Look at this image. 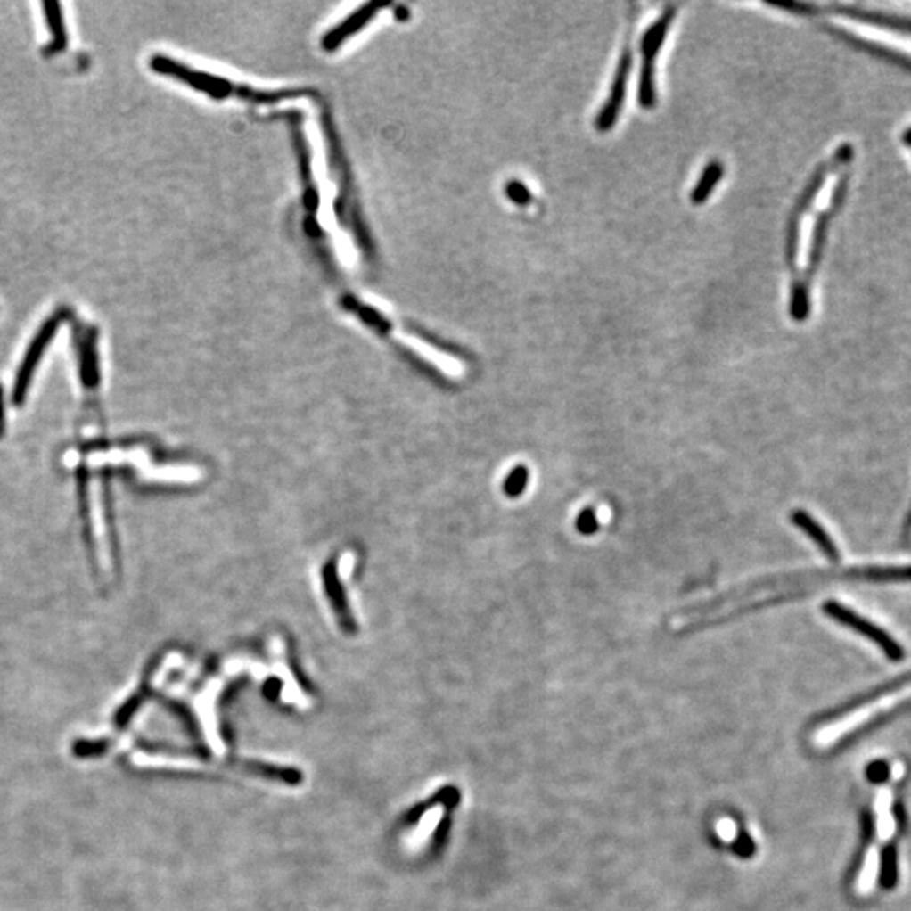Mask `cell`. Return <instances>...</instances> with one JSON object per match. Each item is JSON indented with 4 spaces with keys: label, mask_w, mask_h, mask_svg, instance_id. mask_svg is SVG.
<instances>
[{
    "label": "cell",
    "mask_w": 911,
    "mask_h": 911,
    "mask_svg": "<svg viewBox=\"0 0 911 911\" xmlns=\"http://www.w3.org/2000/svg\"><path fill=\"white\" fill-rule=\"evenodd\" d=\"M901 142H903V144H907V145H911V127L908 130H905V132H903V135H901Z\"/></svg>",
    "instance_id": "obj_24"
},
{
    "label": "cell",
    "mask_w": 911,
    "mask_h": 911,
    "mask_svg": "<svg viewBox=\"0 0 911 911\" xmlns=\"http://www.w3.org/2000/svg\"><path fill=\"white\" fill-rule=\"evenodd\" d=\"M680 5L678 4H667L650 28L644 31L642 37V73H640V86H638V102L644 111H652L657 105V88H655V63L665 37L670 29L672 21L676 19Z\"/></svg>",
    "instance_id": "obj_2"
},
{
    "label": "cell",
    "mask_w": 911,
    "mask_h": 911,
    "mask_svg": "<svg viewBox=\"0 0 911 911\" xmlns=\"http://www.w3.org/2000/svg\"><path fill=\"white\" fill-rule=\"evenodd\" d=\"M576 530L584 537H591L599 530V520L593 506H586L576 517Z\"/></svg>",
    "instance_id": "obj_18"
},
{
    "label": "cell",
    "mask_w": 911,
    "mask_h": 911,
    "mask_svg": "<svg viewBox=\"0 0 911 911\" xmlns=\"http://www.w3.org/2000/svg\"><path fill=\"white\" fill-rule=\"evenodd\" d=\"M81 345V373L86 385H96L98 382V363H96V331L90 330L83 336Z\"/></svg>",
    "instance_id": "obj_14"
},
{
    "label": "cell",
    "mask_w": 911,
    "mask_h": 911,
    "mask_svg": "<svg viewBox=\"0 0 911 911\" xmlns=\"http://www.w3.org/2000/svg\"><path fill=\"white\" fill-rule=\"evenodd\" d=\"M835 16L848 17L859 22H867L873 26H880L890 31L901 32V34H911V17L893 16L886 12H876V11H866L858 5H846V4H829L822 7Z\"/></svg>",
    "instance_id": "obj_6"
},
{
    "label": "cell",
    "mask_w": 911,
    "mask_h": 911,
    "mask_svg": "<svg viewBox=\"0 0 911 911\" xmlns=\"http://www.w3.org/2000/svg\"><path fill=\"white\" fill-rule=\"evenodd\" d=\"M724 176V164L719 159H712L709 160L704 171L701 174V179L697 181L695 188L692 191L691 201L692 205L699 206L706 203L707 198L710 196L714 186L723 179Z\"/></svg>",
    "instance_id": "obj_11"
},
{
    "label": "cell",
    "mask_w": 911,
    "mask_h": 911,
    "mask_svg": "<svg viewBox=\"0 0 911 911\" xmlns=\"http://www.w3.org/2000/svg\"><path fill=\"white\" fill-rule=\"evenodd\" d=\"M833 36H841V37H844L846 41L852 43L854 46H858L859 49H866V51H869L871 54L880 56L881 60H886V62H890V63L899 64V66H905V68L911 70V60L910 58H907V56H901V54L893 53V51H890V49H886V47L876 46V45H869V43H865V41H861V39H856L854 36H849V34H844V32L833 31Z\"/></svg>",
    "instance_id": "obj_15"
},
{
    "label": "cell",
    "mask_w": 911,
    "mask_h": 911,
    "mask_svg": "<svg viewBox=\"0 0 911 911\" xmlns=\"http://www.w3.org/2000/svg\"><path fill=\"white\" fill-rule=\"evenodd\" d=\"M506 194H508V198H510L512 201H515L517 205H529V203H530V200H532L530 191H529V188H527L525 185H521L520 181H512V183H508V186H506Z\"/></svg>",
    "instance_id": "obj_20"
},
{
    "label": "cell",
    "mask_w": 911,
    "mask_h": 911,
    "mask_svg": "<svg viewBox=\"0 0 911 911\" xmlns=\"http://www.w3.org/2000/svg\"><path fill=\"white\" fill-rule=\"evenodd\" d=\"M890 776H891V768L884 759H876V761L869 763L866 768V778L873 785L886 784L890 780Z\"/></svg>",
    "instance_id": "obj_19"
},
{
    "label": "cell",
    "mask_w": 911,
    "mask_h": 911,
    "mask_svg": "<svg viewBox=\"0 0 911 911\" xmlns=\"http://www.w3.org/2000/svg\"><path fill=\"white\" fill-rule=\"evenodd\" d=\"M833 215L835 213H833L831 208L827 211H820L817 221L814 225L812 243H810V251H808V264H807V268H805V274L801 275V283H807L808 287H810L812 279H814V275L817 274L818 267H820L822 255H824V250H825L827 234H829V225H831Z\"/></svg>",
    "instance_id": "obj_9"
},
{
    "label": "cell",
    "mask_w": 911,
    "mask_h": 911,
    "mask_svg": "<svg viewBox=\"0 0 911 911\" xmlns=\"http://www.w3.org/2000/svg\"><path fill=\"white\" fill-rule=\"evenodd\" d=\"M636 9H635V12L629 14L628 34L625 37L621 56H620L618 66H616V73H614L613 83H611L610 96L604 102V105L601 107V111L597 113L596 120H595V126H596L599 132L611 130L616 126V122H618L620 113L623 111V103H625V98H627V88H628L629 73H631V64H633L631 36H633V28H635V22H636Z\"/></svg>",
    "instance_id": "obj_4"
},
{
    "label": "cell",
    "mask_w": 911,
    "mask_h": 911,
    "mask_svg": "<svg viewBox=\"0 0 911 911\" xmlns=\"http://www.w3.org/2000/svg\"><path fill=\"white\" fill-rule=\"evenodd\" d=\"M716 833L724 842H733L736 839V824L731 818H719L716 822Z\"/></svg>",
    "instance_id": "obj_22"
},
{
    "label": "cell",
    "mask_w": 911,
    "mask_h": 911,
    "mask_svg": "<svg viewBox=\"0 0 911 911\" xmlns=\"http://www.w3.org/2000/svg\"><path fill=\"white\" fill-rule=\"evenodd\" d=\"M64 317H66V309H60L58 313L49 316L43 323V326L36 332V336L32 338L31 345L28 348L24 360L21 363L19 372H17L16 385H14V402L16 404H21L24 400L28 387L31 383L32 375L36 372V366L43 358L47 345L51 343V340L60 330Z\"/></svg>",
    "instance_id": "obj_5"
},
{
    "label": "cell",
    "mask_w": 911,
    "mask_h": 911,
    "mask_svg": "<svg viewBox=\"0 0 911 911\" xmlns=\"http://www.w3.org/2000/svg\"><path fill=\"white\" fill-rule=\"evenodd\" d=\"M385 7H389V5L387 4H377V2L363 5L360 11H357L353 16L345 19L340 26H336L332 31L328 32L323 37V47L326 51L338 49L349 36H353V34H357L360 29H363V26H366Z\"/></svg>",
    "instance_id": "obj_7"
},
{
    "label": "cell",
    "mask_w": 911,
    "mask_h": 911,
    "mask_svg": "<svg viewBox=\"0 0 911 911\" xmlns=\"http://www.w3.org/2000/svg\"><path fill=\"white\" fill-rule=\"evenodd\" d=\"M529 480H530V472L527 466L520 464L515 466L510 474L506 476L505 480V493L510 497V498H517L520 497L529 485Z\"/></svg>",
    "instance_id": "obj_16"
},
{
    "label": "cell",
    "mask_w": 911,
    "mask_h": 911,
    "mask_svg": "<svg viewBox=\"0 0 911 911\" xmlns=\"http://www.w3.org/2000/svg\"><path fill=\"white\" fill-rule=\"evenodd\" d=\"M899 881V866H898V848L895 842H888L881 849L880 856V876L878 882L881 888L886 891L895 890Z\"/></svg>",
    "instance_id": "obj_12"
},
{
    "label": "cell",
    "mask_w": 911,
    "mask_h": 911,
    "mask_svg": "<svg viewBox=\"0 0 911 911\" xmlns=\"http://www.w3.org/2000/svg\"><path fill=\"white\" fill-rule=\"evenodd\" d=\"M43 9H45L47 29L51 34V41H49V46L46 47V53L47 54H58L68 46V34L64 28L62 4L54 2V0H45Z\"/></svg>",
    "instance_id": "obj_10"
},
{
    "label": "cell",
    "mask_w": 911,
    "mask_h": 911,
    "mask_svg": "<svg viewBox=\"0 0 911 911\" xmlns=\"http://www.w3.org/2000/svg\"><path fill=\"white\" fill-rule=\"evenodd\" d=\"M151 70L156 71L159 75H164V77H171V78L179 79L183 83H186L189 86L200 90V92H205L209 94L215 98H225V96H240V98H245V100H251V102H275V100H281V98H287L289 94L285 92H279V94H264V92H255L250 88H245V86H236L234 83L226 81V79L217 78V77H211L208 73H201V71H196L193 68H188L186 64L179 63L169 56H164V54H156L151 58Z\"/></svg>",
    "instance_id": "obj_1"
},
{
    "label": "cell",
    "mask_w": 911,
    "mask_h": 911,
    "mask_svg": "<svg viewBox=\"0 0 911 911\" xmlns=\"http://www.w3.org/2000/svg\"><path fill=\"white\" fill-rule=\"evenodd\" d=\"M861 844H859V850H858V856L854 859V865L850 869V880L852 882L858 878L859 871L863 869L865 865L866 854H867V849L873 844L874 837H876V818L871 808H865L863 814H861Z\"/></svg>",
    "instance_id": "obj_13"
},
{
    "label": "cell",
    "mask_w": 911,
    "mask_h": 911,
    "mask_svg": "<svg viewBox=\"0 0 911 911\" xmlns=\"http://www.w3.org/2000/svg\"><path fill=\"white\" fill-rule=\"evenodd\" d=\"M0 429H2V389H0Z\"/></svg>",
    "instance_id": "obj_25"
},
{
    "label": "cell",
    "mask_w": 911,
    "mask_h": 911,
    "mask_svg": "<svg viewBox=\"0 0 911 911\" xmlns=\"http://www.w3.org/2000/svg\"><path fill=\"white\" fill-rule=\"evenodd\" d=\"M790 520H792V523L799 530H801L803 534L807 535L817 546L820 552L829 561H833V562H839L841 561V550L835 546L833 537L829 535V532L810 513H807L805 510H793L790 513Z\"/></svg>",
    "instance_id": "obj_8"
},
{
    "label": "cell",
    "mask_w": 911,
    "mask_h": 911,
    "mask_svg": "<svg viewBox=\"0 0 911 911\" xmlns=\"http://www.w3.org/2000/svg\"><path fill=\"white\" fill-rule=\"evenodd\" d=\"M848 186L849 173L842 174L841 179L835 185V189H833V201H831V209H833V213H837L844 205V200H846V194H848Z\"/></svg>",
    "instance_id": "obj_21"
},
{
    "label": "cell",
    "mask_w": 911,
    "mask_h": 911,
    "mask_svg": "<svg viewBox=\"0 0 911 911\" xmlns=\"http://www.w3.org/2000/svg\"><path fill=\"white\" fill-rule=\"evenodd\" d=\"M903 535H905V537H910L911 535V508L908 517L905 520V525H903Z\"/></svg>",
    "instance_id": "obj_23"
},
{
    "label": "cell",
    "mask_w": 911,
    "mask_h": 911,
    "mask_svg": "<svg viewBox=\"0 0 911 911\" xmlns=\"http://www.w3.org/2000/svg\"><path fill=\"white\" fill-rule=\"evenodd\" d=\"M822 611L827 614L831 620H833L835 623L852 629V631L859 633L861 636L867 638L869 642L878 644V648L884 653L886 659L896 661V663L905 661V657H907L905 648L898 644L886 629L874 625L873 621H869L865 616H861V614L856 613L854 610L844 606L842 603H837L833 599H829V601H825L822 604Z\"/></svg>",
    "instance_id": "obj_3"
},
{
    "label": "cell",
    "mask_w": 911,
    "mask_h": 911,
    "mask_svg": "<svg viewBox=\"0 0 911 911\" xmlns=\"http://www.w3.org/2000/svg\"><path fill=\"white\" fill-rule=\"evenodd\" d=\"M456 801H457V793H456L455 790H451V788H444V790H440L439 793H438L432 800L427 801V803L421 805V807H415V808L410 812L409 817H407V822L412 824V822L419 820V818L423 817L425 812H427V808H429V807H434V805H438V803H444V805L453 807Z\"/></svg>",
    "instance_id": "obj_17"
}]
</instances>
